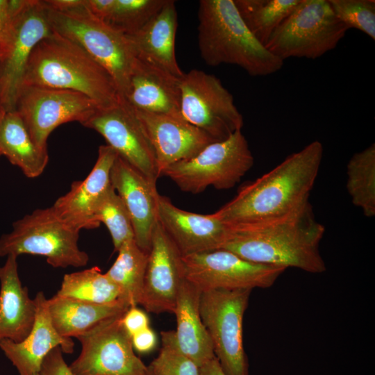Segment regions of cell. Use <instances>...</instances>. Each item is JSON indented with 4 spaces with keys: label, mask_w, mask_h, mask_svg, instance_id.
<instances>
[{
    "label": "cell",
    "mask_w": 375,
    "mask_h": 375,
    "mask_svg": "<svg viewBox=\"0 0 375 375\" xmlns=\"http://www.w3.org/2000/svg\"><path fill=\"white\" fill-rule=\"evenodd\" d=\"M162 347L149 366V375H201L200 367L178 349L174 331L161 333Z\"/></svg>",
    "instance_id": "obj_34"
},
{
    "label": "cell",
    "mask_w": 375,
    "mask_h": 375,
    "mask_svg": "<svg viewBox=\"0 0 375 375\" xmlns=\"http://www.w3.org/2000/svg\"><path fill=\"white\" fill-rule=\"evenodd\" d=\"M118 256L106 272L118 287L122 299L130 307L139 304L147 269L148 253L140 249L134 239L117 250Z\"/></svg>",
    "instance_id": "obj_28"
},
{
    "label": "cell",
    "mask_w": 375,
    "mask_h": 375,
    "mask_svg": "<svg viewBox=\"0 0 375 375\" xmlns=\"http://www.w3.org/2000/svg\"><path fill=\"white\" fill-rule=\"evenodd\" d=\"M0 152L30 178L40 176L49 162L48 150L34 142L15 110H3L1 113Z\"/></svg>",
    "instance_id": "obj_27"
},
{
    "label": "cell",
    "mask_w": 375,
    "mask_h": 375,
    "mask_svg": "<svg viewBox=\"0 0 375 375\" xmlns=\"http://www.w3.org/2000/svg\"><path fill=\"white\" fill-rule=\"evenodd\" d=\"M117 153L110 147H99L96 162L83 180L74 181L70 190L52 206L58 214L80 230L99 227L94 219L95 209L111 187L110 171Z\"/></svg>",
    "instance_id": "obj_20"
},
{
    "label": "cell",
    "mask_w": 375,
    "mask_h": 375,
    "mask_svg": "<svg viewBox=\"0 0 375 375\" xmlns=\"http://www.w3.org/2000/svg\"><path fill=\"white\" fill-rule=\"evenodd\" d=\"M348 30L328 0H301L265 47L283 61L289 58L317 59L334 49Z\"/></svg>",
    "instance_id": "obj_7"
},
{
    "label": "cell",
    "mask_w": 375,
    "mask_h": 375,
    "mask_svg": "<svg viewBox=\"0 0 375 375\" xmlns=\"http://www.w3.org/2000/svg\"><path fill=\"white\" fill-rule=\"evenodd\" d=\"M197 16L198 47L208 65H237L251 76H268L283 66L249 31L234 0H201Z\"/></svg>",
    "instance_id": "obj_4"
},
{
    "label": "cell",
    "mask_w": 375,
    "mask_h": 375,
    "mask_svg": "<svg viewBox=\"0 0 375 375\" xmlns=\"http://www.w3.org/2000/svg\"><path fill=\"white\" fill-rule=\"evenodd\" d=\"M200 374L201 375H225L215 356L200 366Z\"/></svg>",
    "instance_id": "obj_42"
},
{
    "label": "cell",
    "mask_w": 375,
    "mask_h": 375,
    "mask_svg": "<svg viewBox=\"0 0 375 375\" xmlns=\"http://www.w3.org/2000/svg\"><path fill=\"white\" fill-rule=\"evenodd\" d=\"M3 110V107H2V106H1V98H0V115H1V112H2Z\"/></svg>",
    "instance_id": "obj_43"
},
{
    "label": "cell",
    "mask_w": 375,
    "mask_h": 375,
    "mask_svg": "<svg viewBox=\"0 0 375 375\" xmlns=\"http://www.w3.org/2000/svg\"><path fill=\"white\" fill-rule=\"evenodd\" d=\"M133 349L140 353L152 351L157 344V337L154 331L148 327L131 336Z\"/></svg>",
    "instance_id": "obj_39"
},
{
    "label": "cell",
    "mask_w": 375,
    "mask_h": 375,
    "mask_svg": "<svg viewBox=\"0 0 375 375\" xmlns=\"http://www.w3.org/2000/svg\"><path fill=\"white\" fill-rule=\"evenodd\" d=\"M56 294L98 304L123 301L118 287L98 267L66 274Z\"/></svg>",
    "instance_id": "obj_30"
},
{
    "label": "cell",
    "mask_w": 375,
    "mask_h": 375,
    "mask_svg": "<svg viewBox=\"0 0 375 375\" xmlns=\"http://www.w3.org/2000/svg\"><path fill=\"white\" fill-rule=\"evenodd\" d=\"M323 151L319 141L309 143L242 186L214 215L228 227H236L273 220L295 211L309 201Z\"/></svg>",
    "instance_id": "obj_1"
},
{
    "label": "cell",
    "mask_w": 375,
    "mask_h": 375,
    "mask_svg": "<svg viewBox=\"0 0 375 375\" xmlns=\"http://www.w3.org/2000/svg\"><path fill=\"white\" fill-rule=\"evenodd\" d=\"M185 278L200 290L271 287L285 267L253 262L223 249L182 256Z\"/></svg>",
    "instance_id": "obj_13"
},
{
    "label": "cell",
    "mask_w": 375,
    "mask_h": 375,
    "mask_svg": "<svg viewBox=\"0 0 375 375\" xmlns=\"http://www.w3.org/2000/svg\"><path fill=\"white\" fill-rule=\"evenodd\" d=\"M201 294V290L185 279L180 287L174 311L177 346L199 367L215 356L200 314Z\"/></svg>",
    "instance_id": "obj_25"
},
{
    "label": "cell",
    "mask_w": 375,
    "mask_h": 375,
    "mask_svg": "<svg viewBox=\"0 0 375 375\" xmlns=\"http://www.w3.org/2000/svg\"><path fill=\"white\" fill-rule=\"evenodd\" d=\"M180 90L183 119L215 141L242 130L244 119L234 98L215 75L192 69L181 78Z\"/></svg>",
    "instance_id": "obj_10"
},
{
    "label": "cell",
    "mask_w": 375,
    "mask_h": 375,
    "mask_svg": "<svg viewBox=\"0 0 375 375\" xmlns=\"http://www.w3.org/2000/svg\"><path fill=\"white\" fill-rule=\"evenodd\" d=\"M36 314L34 324L28 335L19 342L4 339L0 340V348L16 367L19 375L40 373L42 363L54 348L60 347L62 352L71 353L74 342L71 338L61 336L53 326L43 292L34 299Z\"/></svg>",
    "instance_id": "obj_21"
},
{
    "label": "cell",
    "mask_w": 375,
    "mask_h": 375,
    "mask_svg": "<svg viewBox=\"0 0 375 375\" xmlns=\"http://www.w3.org/2000/svg\"><path fill=\"white\" fill-rule=\"evenodd\" d=\"M228 228L221 249L245 260L313 274L326 269L319 252L325 227L316 219L310 201L280 218Z\"/></svg>",
    "instance_id": "obj_2"
},
{
    "label": "cell",
    "mask_w": 375,
    "mask_h": 375,
    "mask_svg": "<svg viewBox=\"0 0 375 375\" xmlns=\"http://www.w3.org/2000/svg\"><path fill=\"white\" fill-rule=\"evenodd\" d=\"M122 324L128 334L132 336L149 327V319L143 310L137 306H131L123 314Z\"/></svg>",
    "instance_id": "obj_38"
},
{
    "label": "cell",
    "mask_w": 375,
    "mask_h": 375,
    "mask_svg": "<svg viewBox=\"0 0 375 375\" xmlns=\"http://www.w3.org/2000/svg\"><path fill=\"white\" fill-rule=\"evenodd\" d=\"M47 10L52 31L80 46L101 65L124 99L135 59L126 36L94 18L87 10L76 13Z\"/></svg>",
    "instance_id": "obj_8"
},
{
    "label": "cell",
    "mask_w": 375,
    "mask_h": 375,
    "mask_svg": "<svg viewBox=\"0 0 375 375\" xmlns=\"http://www.w3.org/2000/svg\"><path fill=\"white\" fill-rule=\"evenodd\" d=\"M347 190L365 216L375 215V144L355 153L347 165Z\"/></svg>",
    "instance_id": "obj_31"
},
{
    "label": "cell",
    "mask_w": 375,
    "mask_h": 375,
    "mask_svg": "<svg viewBox=\"0 0 375 375\" xmlns=\"http://www.w3.org/2000/svg\"><path fill=\"white\" fill-rule=\"evenodd\" d=\"M40 375H74L62 356L60 347L54 348L44 359Z\"/></svg>",
    "instance_id": "obj_36"
},
{
    "label": "cell",
    "mask_w": 375,
    "mask_h": 375,
    "mask_svg": "<svg viewBox=\"0 0 375 375\" xmlns=\"http://www.w3.org/2000/svg\"><path fill=\"white\" fill-rule=\"evenodd\" d=\"M180 80L135 57L123 100L135 110L183 119L181 114Z\"/></svg>",
    "instance_id": "obj_22"
},
{
    "label": "cell",
    "mask_w": 375,
    "mask_h": 375,
    "mask_svg": "<svg viewBox=\"0 0 375 375\" xmlns=\"http://www.w3.org/2000/svg\"><path fill=\"white\" fill-rule=\"evenodd\" d=\"M167 0H115L104 23L126 35L138 31L162 8Z\"/></svg>",
    "instance_id": "obj_33"
},
{
    "label": "cell",
    "mask_w": 375,
    "mask_h": 375,
    "mask_svg": "<svg viewBox=\"0 0 375 375\" xmlns=\"http://www.w3.org/2000/svg\"><path fill=\"white\" fill-rule=\"evenodd\" d=\"M251 290L201 291L200 314L225 375H249L242 324Z\"/></svg>",
    "instance_id": "obj_9"
},
{
    "label": "cell",
    "mask_w": 375,
    "mask_h": 375,
    "mask_svg": "<svg viewBox=\"0 0 375 375\" xmlns=\"http://www.w3.org/2000/svg\"><path fill=\"white\" fill-rule=\"evenodd\" d=\"M98 108L81 93L29 85L21 87L15 106L33 140L44 150L55 128L69 122L81 124Z\"/></svg>",
    "instance_id": "obj_14"
},
{
    "label": "cell",
    "mask_w": 375,
    "mask_h": 375,
    "mask_svg": "<svg viewBox=\"0 0 375 375\" xmlns=\"http://www.w3.org/2000/svg\"><path fill=\"white\" fill-rule=\"evenodd\" d=\"M115 0H85L88 12L94 18L104 22L109 16Z\"/></svg>",
    "instance_id": "obj_41"
},
{
    "label": "cell",
    "mask_w": 375,
    "mask_h": 375,
    "mask_svg": "<svg viewBox=\"0 0 375 375\" xmlns=\"http://www.w3.org/2000/svg\"><path fill=\"white\" fill-rule=\"evenodd\" d=\"M134 110L153 147L160 176L168 167L191 158L215 142L183 119Z\"/></svg>",
    "instance_id": "obj_18"
},
{
    "label": "cell",
    "mask_w": 375,
    "mask_h": 375,
    "mask_svg": "<svg viewBox=\"0 0 375 375\" xmlns=\"http://www.w3.org/2000/svg\"><path fill=\"white\" fill-rule=\"evenodd\" d=\"M301 0H234L245 25L263 46Z\"/></svg>",
    "instance_id": "obj_29"
},
{
    "label": "cell",
    "mask_w": 375,
    "mask_h": 375,
    "mask_svg": "<svg viewBox=\"0 0 375 375\" xmlns=\"http://www.w3.org/2000/svg\"><path fill=\"white\" fill-rule=\"evenodd\" d=\"M81 124L99 133L119 157L156 185L160 174L153 147L135 110L124 100L98 108Z\"/></svg>",
    "instance_id": "obj_15"
},
{
    "label": "cell",
    "mask_w": 375,
    "mask_h": 375,
    "mask_svg": "<svg viewBox=\"0 0 375 375\" xmlns=\"http://www.w3.org/2000/svg\"><path fill=\"white\" fill-rule=\"evenodd\" d=\"M22 85L81 93L99 108L122 99L110 74L80 46L52 31L32 51Z\"/></svg>",
    "instance_id": "obj_3"
},
{
    "label": "cell",
    "mask_w": 375,
    "mask_h": 375,
    "mask_svg": "<svg viewBox=\"0 0 375 375\" xmlns=\"http://www.w3.org/2000/svg\"><path fill=\"white\" fill-rule=\"evenodd\" d=\"M94 221L108 228L115 251L125 242L134 239L132 222L128 210L113 187L108 190L99 202L94 214Z\"/></svg>",
    "instance_id": "obj_32"
},
{
    "label": "cell",
    "mask_w": 375,
    "mask_h": 375,
    "mask_svg": "<svg viewBox=\"0 0 375 375\" xmlns=\"http://www.w3.org/2000/svg\"><path fill=\"white\" fill-rule=\"evenodd\" d=\"M182 255L157 221L151 238L140 305L153 313H174L185 280Z\"/></svg>",
    "instance_id": "obj_16"
},
{
    "label": "cell",
    "mask_w": 375,
    "mask_h": 375,
    "mask_svg": "<svg viewBox=\"0 0 375 375\" xmlns=\"http://www.w3.org/2000/svg\"><path fill=\"white\" fill-rule=\"evenodd\" d=\"M178 14L175 1L167 0L162 8L142 28L126 35L134 56L181 78L184 72L175 54Z\"/></svg>",
    "instance_id": "obj_23"
},
{
    "label": "cell",
    "mask_w": 375,
    "mask_h": 375,
    "mask_svg": "<svg viewBox=\"0 0 375 375\" xmlns=\"http://www.w3.org/2000/svg\"><path fill=\"white\" fill-rule=\"evenodd\" d=\"M26 0H0V42L8 33L16 15Z\"/></svg>",
    "instance_id": "obj_37"
},
{
    "label": "cell",
    "mask_w": 375,
    "mask_h": 375,
    "mask_svg": "<svg viewBox=\"0 0 375 375\" xmlns=\"http://www.w3.org/2000/svg\"><path fill=\"white\" fill-rule=\"evenodd\" d=\"M81 230L62 218L53 206L34 210L0 237V257L42 256L53 267L85 266L89 257L78 245Z\"/></svg>",
    "instance_id": "obj_5"
},
{
    "label": "cell",
    "mask_w": 375,
    "mask_h": 375,
    "mask_svg": "<svg viewBox=\"0 0 375 375\" xmlns=\"http://www.w3.org/2000/svg\"><path fill=\"white\" fill-rule=\"evenodd\" d=\"M0 156H1V152H0Z\"/></svg>",
    "instance_id": "obj_45"
},
{
    "label": "cell",
    "mask_w": 375,
    "mask_h": 375,
    "mask_svg": "<svg viewBox=\"0 0 375 375\" xmlns=\"http://www.w3.org/2000/svg\"><path fill=\"white\" fill-rule=\"evenodd\" d=\"M34 375H40V373H38V374H34Z\"/></svg>",
    "instance_id": "obj_44"
},
{
    "label": "cell",
    "mask_w": 375,
    "mask_h": 375,
    "mask_svg": "<svg viewBox=\"0 0 375 375\" xmlns=\"http://www.w3.org/2000/svg\"><path fill=\"white\" fill-rule=\"evenodd\" d=\"M157 218L182 256L222 248L228 228L215 215L182 210L158 194Z\"/></svg>",
    "instance_id": "obj_17"
},
{
    "label": "cell",
    "mask_w": 375,
    "mask_h": 375,
    "mask_svg": "<svg viewBox=\"0 0 375 375\" xmlns=\"http://www.w3.org/2000/svg\"><path fill=\"white\" fill-rule=\"evenodd\" d=\"M53 326L62 337L81 336L101 322L125 312L130 307L123 301L98 304L54 295L47 299Z\"/></svg>",
    "instance_id": "obj_26"
},
{
    "label": "cell",
    "mask_w": 375,
    "mask_h": 375,
    "mask_svg": "<svg viewBox=\"0 0 375 375\" xmlns=\"http://www.w3.org/2000/svg\"><path fill=\"white\" fill-rule=\"evenodd\" d=\"M336 17L348 28L358 29L375 40L374 0H328Z\"/></svg>",
    "instance_id": "obj_35"
},
{
    "label": "cell",
    "mask_w": 375,
    "mask_h": 375,
    "mask_svg": "<svg viewBox=\"0 0 375 375\" xmlns=\"http://www.w3.org/2000/svg\"><path fill=\"white\" fill-rule=\"evenodd\" d=\"M52 33L42 1L26 0L0 42V98L4 110H15L31 54Z\"/></svg>",
    "instance_id": "obj_11"
},
{
    "label": "cell",
    "mask_w": 375,
    "mask_h": 375,
    "mask_svg": "<svg viewBox=\"0 0 375 375\" xmlns=\"http://www.w3.org/2000/svg\"><path fill=\"white\" fill-rule=\"evenodd\" d=\"M110 182L128 210L136 244L149 253L158 221L156 185L118 155L111 168Z\"/></svg>",
    "instance_id": "obj_19"
},
{
    "label": "cell",
    "mask_w": 375,
    "mask_h": 375,
    "mask_svg": "<svg viewBox=\"0 0 375 375\" xmlns=\"http://www.w3.org/2000/svg\"><path fill=\"white\" fill-rule=\"evenodd\" d=\"M124 313L77 338L81 351L69 365L74 375H149L147 366L135 353L131 336L123 326Z\"/></svg>",
    "instance_id": "obj_12"
},
{
    "label": "cell",
    "mask_w": 375,
    "mask_h": 375,
    "mask_svg": "<svg viewBox=\"0 0 375 375\" xmlns=\"http://www.w3.org/2000/svg\"><path fill=\"white\" fill-rule=\"evenodd\" d=\"M17 256H8L0 266V340L22 341L34 324L36 305L18 274Z\"/></svg>",
    "instance_id": "obj_24"
},
{
    "label": "cell",
    "mask_w": 375,
    "mask_h": 375,
    "mask_svg": "<svg viewBox=\"0 0 375 375\" xmlns=\"http://www.w3.org/2000/svg\"><path fill=\"white\" fill-rule=\"evenodd\" d=\"M45 6L61 13H76L86 10L85 0H44Z\"/></svg>",
    "instance_id": "obj_40"
},
{
    "label": "cell",
    "mask_w": 375,
    "mask_h": 375,
    "mask_svg": "<svg viewBox=\"0 0 375 375\" xmlns=\"http://www.w3.org/2000/svg\"><path fill=\"white\" fill-rule=\"evenodd\" d=\"M253 162L248 142L239 130L224 140L208 144L191 158L172 165L161 176L170 178L183 192L199 194L210 186L217 190L233 188Z\"/></svg>",
    "instance_id": "obj_6"
}]
</instances>
